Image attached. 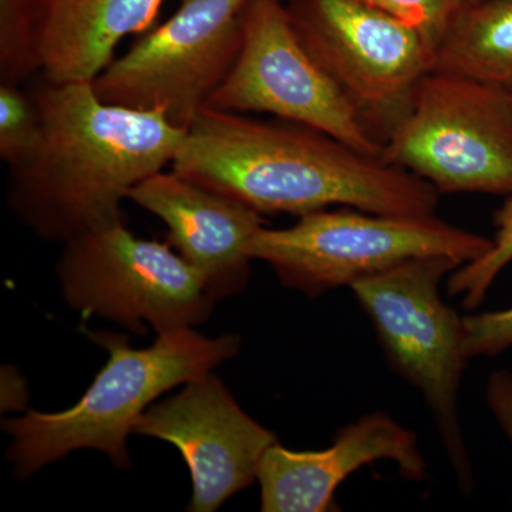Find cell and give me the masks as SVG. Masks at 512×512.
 Here are the masks:
<instances>
[{
    "instance_id": "obj_1",
    "label": "cell",
    "mask_w": 512,
    "mask_h": 512,
    "mask_svg": "<svg viewBox=\"0 0 512 512\" xmlns=\"http://www.w3.org/2000/svg\"><path fill=\"white\" fill-rule=\"evenodd\" d=\"M171 171L259 214L332 207L386 215H434L439 191L315 128L204 107Z\"/></svg>"
},
{
    "instance_id": "obj_2",
    "label": "cell",
    "mask_w": 512,
    "mask_h": 512,
    "mask_svg": "<svg viewBox=\"0 0 512 512\" xmlns=\"http://www.w3.org/2000/svg\"><path fill=\"white\" fill-rule=\"evenodd\" d=\"M42 133L9 168L10 208L37 237L70 239L124 222L121 204L141 181L173 163L187 130L161 110L107 103L93 83L45 82L33 92Z\"/></svg>"
},
{
    "instance_id": "obj_3",
    "label": "cell",
    "mask_w": 512,
    "mask_h": 512,
    "mask_svg": "<svg viewBox=\"0 0 512 512\" xmlns=\"http://www.w3.org/2000/svg\"><path fill=\"white\" fill-rule=\"evenodd\" d=\"M84 335L106 349L109 359L82 399L63 412H28L3 421L12 437L6 457L19 480L84 448L101 451L116 467L130 468L128 434L148 407L174 387L234 359L242 345L237 335L211 339L192 328L160 333L144 349L133 348L120 333L84 330Z\"/></svg>"
},
{
    "instance_id": "obj_4",
    "label": "cell",
    "mask_w": 512,
    "mask_h": 512,
    "mask_svg": "<svg viewBox=\"0 0 512 512\" xmlns=\"http://www.w3.org/2000/svg\"><path fill=\"white\" fill-rule=\"evenodd\" d=\"M460 262L423 256L367 276L350 289L372 320L394 372L420 390L430 407L461 488L473 487V470L458 420V389L468 360L463 318L440 296V282Z\"/></svg>"
},
{
    "instance_id": "obj_5",
    "label": "cell",
    "mask_w": 512,
    "mask_h": 512,
    "mask_svg": "<svg viewBox=\"0 0 512 512\" xmlns=\"http://www.w3.org/2000/svg\"><path fill=\"white\" fill-rule=\"evenodd\" d=\"M493 248V239L434 215H386L339 207L302 215L289 228L256 232L249 255L274 269L288 288L316 298L332 289L423 256H448L461 265Z\"/></svg>"
},
{
    "instance_id": "obj_6",
    "label": "cell",
    "mask_w": 512,
    "mask_h": 512,
    "mask_svg": "<svg viewBox=\"0 0 512 512\" xmlns=\"http://www.w3.org/2000/svg\"><path fill=\"white\" fill-rule=\"evenodd\" d=\"M380 158L439 194L512 195V92L431 70L384 138Z\"/></svg>"
},
{
    "instance_id": "obj_7",
    "label": "cell",
    "mask_w": 512,
    "mask_h": 512,
    "mask_svg": "<svg viewBox=\"0 0 512 512\" xmlns=\"http://www.w3.org/2000/svg\"><path fill=\"white\" fill-rule=\"evenodd\" d=\"M56 266L64 301L84 318L119 323L136 335L194 328L211 318L217 299L194 266L168 242L138 238L126 222L63 244Z\"/></svg>"
},
{
    "instance_id": "obj_8",
    "label": "cell",
    "mask_w": 512,
    "mask_h": 512,
    "mask_svg": "<svg viewBox=\"0 0 512 512\" xmlns=\"http://www.w3.org/2000/svg\"><path fill=\"white\" fill-rule=\"evenodd\" d=\"M293 29L383 141L433 69L419 30L360 0H288Z\"/></svg>"
},
{
    "instance_id": "obj_9",
    "label": "cell",
    "mask_w": 512,
    "mask_h": 512,
    "mask_svg": "<svg viewBox=\"0 0 512 512\" xmlns=\"http://www.w3.org/2000/svg\"><path fill=\"white\" fill-rule=\"evenodd\" d=\"M245 2L183 0L167 22L96 77V93L107 103L164 111L188 130L237 62Z\"/></svg>"
},
{
    "instance_id": "obj_10",
    "label": "cell",
    "mask_w": 512,
    "mask_h": 512,
    "mask_svg": "<svg viewBox=\"0 0 512 512\" xmlns=\"http://www.w3.org/2000/svg\"><path fill=\"white\" fill-rule=\"evenodd\" d=\"M241 26L237 62L207 107L272 114L380 157L382 141L302 45L286 3L247 0Z\"/></svg>"
},
{
    "instance_id": "obj_11",
    "label": "cell",
    "mask_w": 512,
    "mask_h": 512,
    "mask_svg": "<svg viewBox=\"0 0 512 512\" xmlns=\"http://www.w3.org/2000/svg\"><path fill=\"white\" fill-rule=\"evenodd\" d=\"M133 433L167 441L180 451L191 473L190 512L217 511L258 481L262 457L278 441L239 407L212 372L151 404Z\"/></svg>"
},
{
    "instance_id": "obj_12",
    "label": "cell",
    "mask_w": 512,
    "mask_h": 512,
    "mask_svg": "<svg viewBox=\"0 0 512 512\" xmlns=\"http://www.w3.org/2000/svg\"><path fill=\"white\" fill-rule=\"evenodd\" d=\"M380 460L396 463L407 480L426 477L416 434L382 412L343 427L325 450L296 451L276 441L258 468L261 511H336L339 485L359 468Z\"/></svg>"
},
{
    "instance_id": "obj_13",
    "label": "cell",
    "mask_w": 512,
    "mask_h": 512,
    "mask_svg": "<svg viewBox=\"0 0 512 512\" xmlns=\"http://www.w3.org/2000/svg\"><path fill=\"white\" fill-rule=\"evenodd\" d=\"M128 200L167 225L168 244L200 272L217 301L244 291L254 261L249 245L264 227L262 214L174 171L141 181Z\"/></svg>"
},
{
    "instance_id": "obj_14",
    "label": "cell",
    "mask_w": 512,
    "mask_h": 512,
    "mask_svg": "<svg viewBox=\"0 0 512 512\" xmlns=\"http://www.w3.org/2000/svg\"><path fill=\"white\" fill-rule=\"evenodd\" d=\"M164 0H40L39 57L50 82L93 83L124 37L147 32Z\"/></svg>"
},
{
    "instance_id": "obj_15",
    "label": "cell",
    "mask_w": 512,
    "mask_h": 512,
    "mask_svg": "<svg viewBox=\"0 0 512 512\" xmlns=\"http://www.w3.org/2000/svg\"><path fill=\"white\" fill-rule=\"evenodd\" d=\"M512 90V0H476L434 50L433 69Z\"/></svg>"
},
{
    "instance_id": "obj_16",
    "label": "cell",
    "mask_w": 512,
    "mask_h": 512,
    "mask_svg": "<svg viewBox=\"0 0 512 512\" xmlns=\"http://www.w3.org/2000/svg\"><path fill=\"white\" fill-rule=\"evenodd\" d=\"M40 0H0V82L20 84L42 72Z\"/></svg>"
},
{
    "instance_id": "obj_17",
    "label": "cell",
    "mask_w": 512,
    "mask_h": 512,
    "mask_svg": "<svg viewBox=\"0 0 512 512\" xmlns=\"http://www.w3.org/2000/svg\"><path fill=\"white\" fill-rule=\"evenodd\" d=\"M495 227L493 248L448 275V293L461 296L467 309L477 308L483 302L495 278L512 262V195L495 214Z\"/></svg>"
},
{
    "instance_id": "obj_18",
    "label": "cell",
    "mask_w": 512,
    "mask_h": 512,
    "mask_svg": "<svg viewBox=\"0 0 512 512\" xmlns=\"http://www.w3.org/2000/svg\"><path fill=\"white\" fill-rule=\"evenodd\" d=\"M42 133V117L33 93L20 84L0 82V157L16 167L35 150Z\"/></svg>"
},
{
    "instance_id": "obj_19",
    "label": "cell",
    "mask_w": 512,
    "mask_h": 512,
    "mask_svg": "<svg viewBox=\"0 0 512 512\" xmlns=\"http://www.w3.org/2000/svg\"><path fill=\"white\" fill-rule=\"evenodd\" d=\"M419 30L436 50L458 16L476 0H360Z\"/></svg>"
},
{
    "instance_id": "obj_20",
    "label": "cell",
    "mask_w": 512,
    "mask_h": 512,
    "mask_svg": "<svg viewBox=\"0 0 512 512\" xmlns=\"http://www.w3.org/2000/svg\"><path fill=\"white\" fill-rule=\"evenodd\" d=\"M463 325L468 359L495 356L512 346V308L463 316Z\"/></svg>"
},
{
    "instance_id": "obj_21",
    "label": "cell",
    "mask_w": 512,
    "mask_h": 512,
    "mask_svg": "<svg viewBox=\"0 0 512 512\" xmlns=\"http://www.w3.org/2000/svg\"><path fill=\"white\" fill-rule=\"evenodd\" d=\"M485 397L495 420L512 444V373L508 370L494 372L488 379Z\"/></svg>"
},
{
    "instance_id": "obj_22",
    "label": "cell",
    "mask_w": 512,
    "mask_h": 512,
    "mask_svg": "<svg viewBox=\"0 0 512 512\" xmlns=\"http://www.w3.org/2000/svg\"><path fill=\"white\" fill-rule=\"evenodd\" d=\"M511 92H512V90H511Z\"/></svg>"
}]
</instances>
